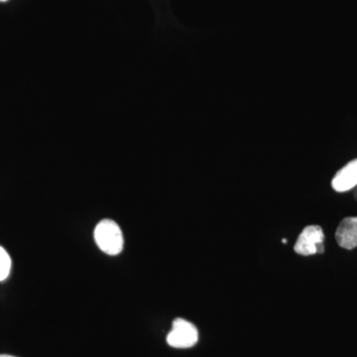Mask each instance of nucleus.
Wrapping results in <instances>:
<instances>
[{
  "instance_id": "1",
  "label": "nucleus",
  "mask_w": 357,
  "mask_h": 357,
  "mask_svg": "<svg viewBox=\"0 0 357 357\" xmlns=\"http://www.w3.org/2000/svg\"><path fill=\"white\" fill-rule=\"evenodd\" d=\"M93 236L98 248L107 255H119L123 249V234L114 220H102L98 222Z\"/></svg>"
},
{
  "instance_id": "2",
  "label": "nucleus",
  "mask_w": 357,
  "mask_h": 357,
  "mask_svg": "<svg viewBox=\"0 0 357 357\" xmlns=\"http://www.w3.org/2000/svg\"><path fill=\"white\" fill-rule=\"evenodd\" d=\"M324 241L325 234L323 229L319 225H310L301 232L294 250L298 255L304 256L321 255L325 252Z\"/></svg>"
},
{
  "instance_id": "3",
  "label": "nucleus",
  "mask_w": 357,
  "mask_h": 357,
  "mask_svg": "<svg viewBox=\"0 0 357 357\" xmlns=\"http://www.w3.org/2000/svg\"><path fill=\"white\" fill-rule=\"evenodd\" d=\"M196 326L184 319H174L172 330L167 335V344L175 349H190L198 342Z\"/></svg>"
},
{
  "instance_id": "4",
  "label": "nucleus",
  "mask_w": 357,
  "mask_h": 357,
  "mask_svg": "<svg viewBox=\"0 0 357 357\" xmlns=\"http://www.w3.org/2000/svg\"><path fill=\"white\" fill-rule=\"evenodd\" d=\"M332 187L337 192H349L357 187V158L352 160L335 174Z\"/></svg>"
},
{
  "instance_id": "5",
  "label": "nucleus",
  "mask_w": 357,
  "mask_h": 357,
  "mask_svg": "<svg viewBox=\"0 0 357 357\" xmlns=\"http://www.w3.org/2000/svg\"><path fill=\"white\" fill-rule=\"evenodd\" d=\"M338 245L344 249L356 248L357 246V217L345 218L338 225L335 232Z\"/></svg>"
},
{
  "instance_id": "6",
  "label": "nucleus",
  "mask_w": 357,
  "mask_h": 357,
  "mask_svg": "<svg viewBox=\"0 0 357 357\" xmlns=\"http://www.w3.org/2000/svg\"><path fill=\"white\" fill-rule=\"evenodd\" d=\"M11 258L7 251L0 246V282L6 280L10 273Z\"/></svg>"
},
{
  "instance_id": "7",
  "label": "nucleus",
  "mask_w": 357,
  "mask_h": 357,
  "mask_svg": "<svg viewBox=\"0 0 357 357\" xmlns=\"http://www.w3.org/2000/svg\"><path fill=\"white\" fill-rule=\"evenodd\" d=\"M0 357H15V356H8V354H0Z\"/></svg>"
},
{
  "instance_id": "8",
  "label": "nucleus",
  "mask_w": 357,
  "mask_h": 357,
  "mask_svg": "<svg viewBox=\"0 0 357 357\" xmlns=\"http://www.w3.org/2000/svg\"><path fill=\"white\" fill-rule=\"evenodd\" d=\"M354 199L357 201V189L356 190V192H354Z\"/></svg>"
},
{
  "instance_id": "9",
  "label": "nucleus",
  "mask_w": 357,
  "mask_h": 357,
  "mask_svg": "<svg viewBox=\"0 0 357 357\" xmlns=\"http://www.w3.org/2000/svg\"><path fill=\"white\" fill-rule=\"evenodd\" d=\"M282 243H287V239H283V241H282Z\"/></svg>"
},
{
  "instance_id": "10",
  "label": "nucleus",
  "mask_w": 357,
  "mask_h": 357,
  "mask_svg": "<svg viewBox=\"0 0 357 357\" xmlns=\"http://www.w3.org/2000/svg\"><path fill=\"white\" fill-rule=\"evenodd\" d=\"M1 2L7 1V0H0Z\"/></svg>"
}]
</instances>
